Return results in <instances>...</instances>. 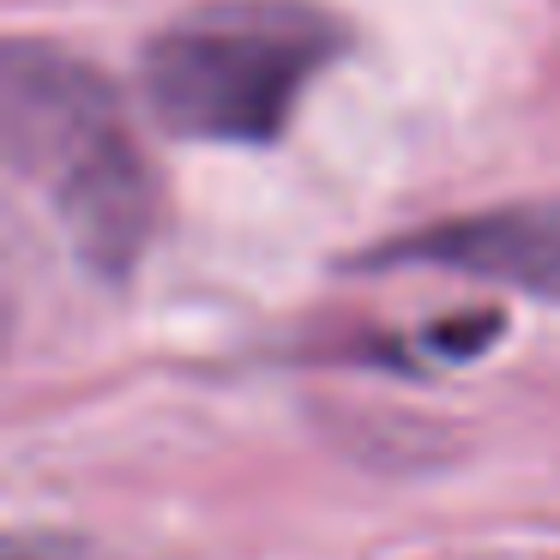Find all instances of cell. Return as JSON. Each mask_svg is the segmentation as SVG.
Wrapping results in <instances>:
<instances>
[{"mask_svg": "<svg viewBox=\"0 0 560 560\" xmlns=\"http://www.w3.org/2000/svg\"><path fill=\"white\" fill-rule=\"evenodd\" d=\"M7 163L55 206L79 266L121 283L158 235V175L115 85L79 55L13 37L0 61Z\"/></svg>", "mask_w": 560, "mask_h": 560, "instance_id": "cell-1", "label": "cell"}, {"mask_svg": "<svg viewBox=\"0 0 560 560\" xmlns=\"http://www.w3.org/2000/svg\"><path fill=\"white\" fill-rule=\"evenodd\" d=\"M355 271H458V278L506 283V290H530L560 302V199H530V206H494L470 211V218L422 223L410 235L368 247L350 259Z\"/></svg>", "mask_w": 560, "mask_h": 560, "instance_id": "cell-3", "label": "cell"}, {"mask_svg": "<svg viewBox=\"0 0 560 560\" xmlns=\"http://www.w3.org/2000/svg\"><path fill=\"white\" fill-rule=\"evenodd\" d=\"M7 560H61V555H49V548H31V542H13V555Z\"/></svg>", "mask_w": 560, "mask_h": 560, "instance_id": "cell-4", "label": "cell"}, {"mask_svg": "<svg viewBox=\"0 0 560 560\" xmlns=\"http://www.w3.org/2000/svg\"><path fill=\"white\" fill-rule=\"evenodd\" d=\"M488 560H560V555H488Z\"/></svg>", "mask_w": 560, "mask_h": 560, "instance_id": "cell-5", "label": "cell"}, {"mask_svg": "<svg viewBox=\"0 0 560 560\" xmlns=\"http://www.w3.org/2000/svg\"><path fill=\"white\" fill-rule=\"evenodd\" d=\"M350 31L319 0H199L139 55L163 133L194 145H278Z\"/></svg>", "mask_w": 560, "mask_h": 560, "instance_id": "cell-2", "label": "cell"}]
</instances>
